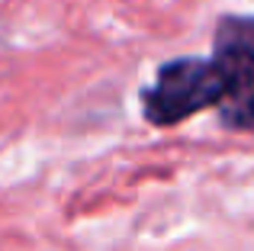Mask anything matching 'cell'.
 I'll use <instances>...</instances> for the list:
<instances>
[{
    "mask_svg": "<svg viewBox=\"0 0 254 251\" xmlns=\"http://www.w3.org/2000/svg\"><path fill=\"white\" fill-rule=\"evenodd\" d=\"M222 74L212 58H177L158 71L155 84L145 87L142 110L155 126H174L199 110L219 107Z\"/></svg>",
    "mask_w": 254,
    "mask_h": 251,
    "instance_id": "cell-1",
    "label": "cell"
},
{
    "mask_svg": "<svg viewBox=\"0 0 254 251\" xmlns=\"http://www.w3.org/2000/svg\"><path fill=\"white\" fill-rule=\"evenodd\" d=\"M216 62L222 74L219 116L229 129H254V19L225 16L216 29Z\"/></svg>",
    "mask_w": 254,
    "mask_h": 251,
    "instance_id": "cell-2",
    "label": "cell"
}]
</instances>
